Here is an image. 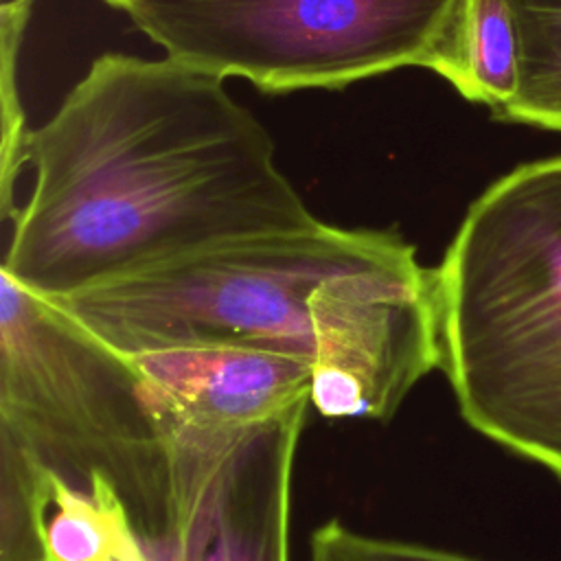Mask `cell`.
I'll use <instances>...</instances> for the list:
<instances>
[{
	"mask_svg": "<svg viewBox=\"0 0 561 561\" xmlns=\"http://www.w3.org/2000/svg\"><path fill=\"white\" fill-rule=\"evenodd\" d=\"M434 270L462 419L561 478V156L495 180Z\"/></svg>",
	"mask_w": 561,
	"mask_h": 561,
	"instance_id": "cell-2",
	"label": "cell"
},
{
	"mask_svg": "<svg viewBox=\"0 0 561 561\" xmlns=\"http://www.w3.org/2000/svg\"><path fill=\"white\" fill-rule=\"evenodd\" d=\"M408 248L412 243L397 230L318 221L217 241L53 302L125 355L245 344L309 359L316 287L337 272Z\"/></svg>",
	"mask_w": 561,
	"mask_h": 561,
	"instance_id": "cell-4",
	"label": "cell"
},
{
	"mask_svg": "<svg viewBox=\"0 0 561 561\" xmlns=\"http://www.w3.org/2000/svg\"><path fill=\"white\" fill-rule=\"evenodd\" d=\"M173 458L219 456L248 432L311 405L307 357L245 344L175 346L129 355Z\"/></svg>",
	"mask_w": 561,
	"mask_h": 561,
	"instance_id": "cell-7",
	"label": "cell"
},
{
	"mask_svg": "<svg viewBox=\"0 0 561 561\" xmlns=\"http://www.w3.org/2000/svg\"><path fill=\"white\" fill-rule=\"evenodd\" d=\"M462 0H134L167 57L263 92L335 90L423 66L438 75Z\"/></svg>",
	"mask_w": 561,
	"mask_h": 561,
	"instance_id": "cell-5",
	"label": "cell"
},
{
	"mask_svg": "<svg viewBox=\"0 0 561 561\" xmlns=\"http://www.w3.org/2000/svg\"><path fill=\"white\" fill-rule=\"evenodd\" d=\"M107 4H112V7H116V9H121V11H125L134 0H105Z\"/></svg>",
	"mask_w": 561,
	"mask_h": 561,
	"instance_id": "cell-13",
	"label": "cell"
},
{
	"mask_svg": "<svg viewBox=\"0 0 561 561\" xmlns=\"http://www.w3.org/2000/svg\"><path fill=\"white\" fill-rule=\"evenodd\" d=\"M309 561H482L460 552L359 533L340 519L320 524L309 537Z\"/></svg>",
	"mask_w": 561,
	"mask_h": 561,
	"instance_id": "cell-12",
	"label": "cell"
},
{
	"mask_svg": "<svg viewBox=\"0 0 561 561\" xmlns=\"http://www.w3.org/2000/svg\"><path fill=\"white\" fill-rule=\"evenodd\" d=\"M305 412L241 436L178 502L175 561H289L291 478Z\"/></svg>",
	"mask_w": 561,
	"mask_h": 561,
	"instance_id": "cell-8",
	"label": "cell"
},
{
	"mask_svg": "<svg viewBox=\"0 0 561 561\" xmlns=\"http://www.w3.org/2000/svg\"><path fill=\"white\" fill-rule=\"evenodd\" d=\"M309 309V401L324 419L390 421L443 366L436 270L414 245L329 276Z\"/></svg>",
	"mask_w": 561,
	"mask_h": 561,
	"instance_id": "cell-6",
	"label": "cell"
},
{
	"mask_svg": "<svg viewBox=\"0 0 561 561\" xmlns=\"http://www.w3.org/2000/svg\"><path fill=\"white\" fill-rule=\"evenodd\" d=\"M0 561H162L121 495L75 486L0 443Z\"/></svg>",
	"mask_w": 561,
	"mask_h": 561,
	"instance_id": "cell-9",
	"label": "cell"
},
{
	"mask_svg": "<svg viewBox=\"0 0 561 561\" xmlns=\"http://www.w3.org/2000/svg\"><path fill=\"white\" fill-rule=\"evenodd\" d=\"M0 443L68 484H107L158 557L175 559L173 451L138 366L4 272Z\"/></svg>",
	"mask_w": 561,
	"mask_h": 561,
	"instance_id": "cell-3",
	"label": "cell"
},
{
	"mask_svg": "<svg viewBox=\"0 0 561 561\" xmlns=\"http://www.w3.org/2000/svg\"><path fill=\"white\" fill-rule=\"evenodd\" d=\"M224 81L171 57H96L24 136L20 164L35 178L9 215L0 272L55 300L217 241L318 224Z\"/></svg>",
	"mask_w": 561,
	"mask_h": 561,
	"instance_id": "cell-1",
	"label": "cell"
},
{
	"mask_svg": "<svg viewBox=\"0 0 561 561\" xmlns=\"http://www.w3.org/2000/svg\"><path fill=\"white\" fill-rule=\"evenodd\" d=\"M438 75L495 116L511 103L519 81V35L511 0H462Z\"/></svg>",
	"mask_w": 561,
	"mask_h": 561,
	"instance_id": "cell-10",
	"label": "cell"
},
{
	"mask_svg": "<svg viewBox=\"0 0 561 561\" xmlns=\"http://www.w3.org/2000/svg\"><path fill=\"white\" fill-rule=\"evenodd\" d=\"M519 81L497 118L561 131V0H511Z\"/></svg>",
	"mask_w": 561,
	"mask_h": 561,
	"instance_id": "cell-11",
	"label": "cell"
}]
</instances>
